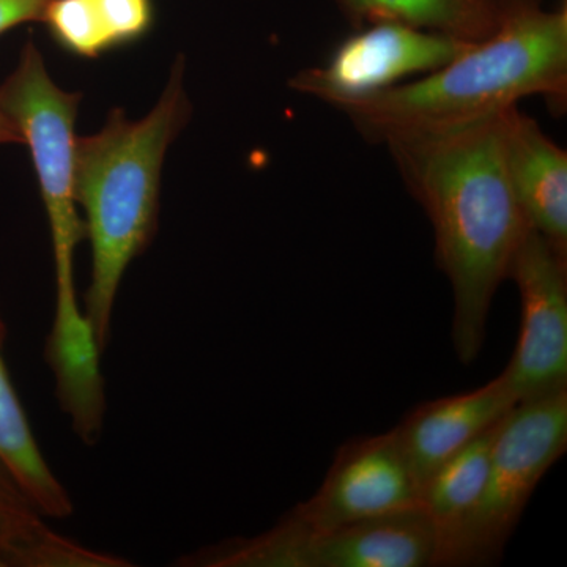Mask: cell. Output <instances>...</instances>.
<instances>
[{
	"instance_id": "obj_1",
	"label": "cell",
	"mask_w": 567,
	"mask_h": 567,
	"mask_svg": "<svg viewBox=\"0 0 567 567\" xmlns=\"http://www.w3.org/2000/svg\"><path fill=\"white\" fill-rule=\"evenodd\" d=\"M506 111L382 142L434 229L435 262L453 287L454 349L464 364L483 349L492 300L529 227L507 173Z\"/></svg>"
},
{
	"instance_id": "obj_2",
	"label": "cell",
	"mask_w": 567,
	"mask_h": 567,
	"mask_svg": "<svg viewBox=\"0 0 567 567\" xmlns=\"http://www.w3.org/2000/svg\"><path fill=\"white\" fill-rule=\"evenodd\" d=\"M543 96L567 104V6L509 0L498 29L424 76L364 95L331 100L371 142L398 134L439 132L492 117Z\"/></svg>"
},
{
	"instance_id": "obj_3",
	"label": "cell",
	"mask_w": 567,
	"mask_h": 567,
	"mask_svg": "<svg viewBox=\"0 0 567 567\" xmlns=\"http://www.w3.org/2000/svg\"><path fill=\"white\" fill-rule=\"evenodd\" d=\"M183 73L185 65L178 55L162 96L147 115L130 118L114 107L100 132L76 140L74 194L84 210L92 252L82 311L102 353L110 344L123 275L158 230L164 158L192 121Z\"/></svg>"
},
{
	"instance_id": "obj_4",
	"label": "cell",
	"mask_w": 567,
	"mask_h": 567,
	"mask_svg": "<svg viewBox=\"0 0 567 567\" xmlns=\"http://www.w3.org/2000/svg\"><path fill=\"white\" fill-rule=\"evenodd\" d=\"M81 93L59 87L32 40L17 69L0 84V111L17 126L31 152L41 199L50 221L55 274V309L50 339L62 349L84 344L91 334L74 286V252L85 224L74 194V152Z\"/></svg>"
},
{
	"instance_id": "obj_5",
	"label": "cell",
	"mask_w": 567,
	"mask_h": 567,
	"mask_svg": "<svg viewBox=\"0 0 567 567\" xmlns=\"http://www.w3.org/2000/svg\"><path fill=\"white\" fill-rule=\"evenodd\" d=\"M567 450V386L518 402L499 424L486 484L440 566L498 561L533 492Z\"/></svg>"
},
{
	"instance_id": "obj_6",
	"label": "cell",
	"mask_w": 567,
	"mask_h": 567,
	"mask_svg": "<svg viewBox=\"0 0 567 567\" xmlns=\"http://www.w3.org/2000/svg\"><path fill=\"white\" fill-rule=\"evenodd\" d=\"M440 537L421 506L333 529L292 518L254 537L224 540L182 558L189 567H429L439 566Z\"/></svg>"
},
{
	"instance_id": "obj_7",
	"label": "cell",
	"mask_w": 567,
	"mask_h": 567,
	"mask_svg": "<svg viewBox=\"0 0 567 567\" xmlns=\"http://www.w3.org/2000/svg\"><path fill=\"white\" fill-rule=\"evenodd\" d=\"M472 44L405 22H371L342 40L323 66L301 70L289 85L330 103L424 76L454 61Z\"/></svg>"
},
{
	"instance_id": "obj_8",
	"label": "cell",
	"mask_w": 567,
	"mask_h": 567,
	"mask_svg": "<svg viewBox=\"0 0 567 567\" xmlns=\"http://www.w3.org/2000/svg\"><path fill=\"white\" fill-rule=\"evenodd\" d=\"M520 333L503 375L517 404L567 386V260L528 227L511 264Z\"/></svg>"
},
{
	"instance_id": "obj_9",
	"label": "cell",
	"mask_w": 567,
	"mask_h": 567,
	"mask_svg": "<svg viewBox=\"0 0 567 567\" xmlns=\"http://www.w3.org/2000/svg\"><path fill=\"white\" fill-rule=\"evenodd\" d=\"M416 506L420 487L390 431L339 447L319 491L286 516L323 532Z\"/></svg>"
},
{
	"instance_id": "obj_10",
	"label": "cell",
	"mask_w": 567,
	"mask_h": 567,
	"mask_svg": "<svg viewBox=\"0 0 567 567\" xmlns=\"http://www.w3.org/2000/svg\"><path fill=\"white\" fill-rule=\"evenodd\" d=\"M517 405L516 395L499 374L475 391L415 406L393 429L417 487L457 451L502 421Z\"/></svg>"
},
{
	"instance_id": "obj_11",
	"label": "cell",
	"mask_w": 567,
	"mask_h": 567,
	"mask_svg": "<svg viewBox=\"0 0 567 567\" xmlns=\"http://www.w3.org/2000/svg\"><path fill=\"white\" fill-rule=\"evenodd\" d=\"M505 158L528 226L567 260V153L520 107L505 114Z\"/></svg>"
},
{
	"instance_id": "obj_12",
	"label": "cell",
	"mask_w": 567,
	"mask_h": 567,
	"mask_svg": "<svg viewBox=\"0 0 567 567\" xmlns=\"http://www.w3.org/2000/svg\"><path fill=\"white\" fill-rule=\"evenodd\" d=\"M43 514L0 465V567H128V559L81 546Z\"/></svg>"
},
{
	"instance_id": "obj_13",
	"label": "cell",
	"mask_w": 567,
	"mask_h": 567,
	"mask_svg": "<svg viewBox=\"0 0 567 567\" xmlns=\"http://www.w3.org/2000/svg\"><path fill=\"white\" fill-rule=\"evenodd\" d=\"M7 323L0 309V465L47 518H66L73 502L65 486L41 454L31 421L11 382L3 349Z\"/></svg>"
},
{
	"instance_id": "obj_14",
	"label": "cell",
	"mask_w": 567,
	"mask_h": 567,
	"mask_svg": "<svg viewBox=\"0 0 567 567\" xmlns=\"http://www.w3.org/2000/svg\"><path fill=\"white\" fill-rule=\"evenodd\" d=\"M509 0H334L354 29L399 21L476 43L498 29Z\"/></svg>"
},
{
	"instance_id": "obj_15",
	"label": "cell",
	"mask_w": 567,
	"mask_h": 567,
	"mask_svg": "<svg viewBox=\"0 0 567 567\" xmlns=\"http://www.w3.org/2000/svg\"><path fill=\"white\" fill-rule=\"evenodd\" d=\"M502 421L447 458L421 487V509L431 518L440 537L439 566L447 543L483 492Z\"/></svg>"
},
{
	"instance_id": "obj_16",
	"label": "cell",
	"mask_w": 567,
	"mask_h": 567,
	"mask_svg": "<svg viewBox=\"0 0 567 567\" xmlns=\"http://www.w3.org/2000/svg\"><path fill=\"white\" fill-rule=\"evenodd\" d=\"M43 22L55 43L78 58L95 59L114 50L99 0H54Z\"/></svg>"
},
{
	"instance_id": "obj_17",
	"label": "cell",
	"mask_w": 567,
	"mask_h": 567,
	"mask_svg": "<svg viewBox=\"0 0 567 567\" xmlns=\"http://www.w3.org/2000/svg\"><path fill=\"white\" fill-rule=\"evenodd\" d=\"M114 48L142 39L152 28L151 0H99Z\"/></svg>"
},
{
	"instance_id": "obj_18",
	"label": "cell",
	"mask_w": 567,
	"mask_h": 567,
	"mask_svg": "<svg viewBox=\"0 0 567 567\" xmlns=\"http://www.w3.org/2000/svg\"><path fill=\"white\" fill-rule=\"evenodd\" d=\"M54 0H0V35L24 22L44 21Z\"/></svg>"
},
{
	"instance_id": "obj_19",
	"label": "cell",
	"mask_w": 567,
	"mask_h": 567,
	"mask_svg": "<svg viewBox=\"0 0 567 567\" xmlns=\"http://www.w3.org/2000/svg\"><path fill=\"white\" fill-rule=\"evenodd\" d=\"M0 144H22L20 132L2 111H0Z\"/></svg>"
}]
</instances>
